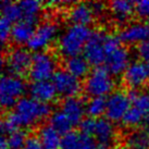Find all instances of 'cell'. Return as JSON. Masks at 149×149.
Returning <instances> with one entry per match:
<instances>
[{
  "instance_id": "6da1fadb",
  "label": "cell",
  "mask_w": 149,
  "mask_h": 149,
  "mask_svg": "<svg viewBox=\"0 0 149 149\" xmlns=\"http://www.w3.org/2000/svg\"><path fill=\"white\" fill-rule=\"evenodd\" d=\"M50 111L49 104L24 96L17 101L12 111L8 112L3 118L1 122L2 135L7 136L17 130H22V127H32L38 124L46 118H49Z\"/></svg>"
},
{
  "instance_id": "7a4b0ae2",
  "label": "cell",
  "mask_w": 149,
  "mask_h": 149,
  "mask_svg": "<svg viewBox=\"0 0 149 149\" xmlns=\"http://www.w3.org/2000/svg\"><path fill=\"white\" fill-rule=\"evenodd\" d=\"M91 33L93 31L88 26L71 24L59 36L57 42L58 52L64 59L82 54Z\"/></svg>"
},
{
  "instance_id": "3957f363",
  "label": "cell",
  "mask_w": 149,
  "mask_h": 149,
  "mask_svg": "<svg viewBox=\"0 0 149 149\" xmlns=\"http://www.w3.org/2000/svg\"><path fill=\"white\" fill-rule=\"evenodd\" d=\"M104 51L106 61L104 68L113 76L123 75L127 66L131 64V54L126 47L121 45L118 36L107 34L104 38Z\"/></svg>"
},
{
  "instance_id": "277c9868",
  "label": "cell",
  "mask_w": 149,
  "mask_h": 149,
  "mask_svg": "<svg viewBox=\"0 0 149 149\" xmlns=\"http://www.w3.org/2000/svg\"><path fill=\"white\" fill-rule=\"evenodd\" d=\"M116 88V81L113 75L104 66H95L88 73L84 81L83 89L89 98L104 97L111 95Z\"/></svg>"
},
{
  "instance_id": "5b68a950",
  "label": "cell",
  "mask_w": 149,
  "mask_h": 149,
  "mask_svg": "<svg viewBox=\"0 0 149 149\" xmlns=\"http://www.w3.org/2000/svg\"><path fill=\"white\" fill-rule=\"evenodd\" d=\"M27 91L26 83L21 76L4 74L0 82V104L4 109L14 108Z\"/></svg>"
},
{
  "instance_id": "8992f818",
  "label": "cell",
  "mask_w": 149,
  "mask_h": 149,
  "mask_svg": "<svg viewBox=\"0 0 149 149\" xmlns=\"http://www.w3.org/2000/svg\"><path fill=\"white\" fill-rule=\"evenodd\" d=\"M57 70L56 57L51 52L45 50L33 54L32 64L27 74L32 82L51 81Z\"/></svg>"
},
{
  "instance_id": "52a82bcc",
  "label": "cell",
  "mask_w": 149,
  "mask_h": 149,
  "mask_svg": "<svg viewBox=\"0 0 149 149\" xmlns=\"http://www.w3.org/2000/svg\"><path fill=\"white\" fill-rule=\"evenodd\" d=\"M59 32L58 24L51 20L39 23L35 27L34 34L31 40L27 44V48L31 51L38 52V51H45L47 47H49L54 42Z\"/></svg>"
},
{
  "instance_id": "ba28073f",
  "label": "cell",
  "mask_w": 149,
  "mask_h": 149,
  "mask_svg": "<svg viewBox=\"0 0 149 149\" xmlns=\"http://www.w3.org/2000/svg\"><path fill=\"white\" fill-rule=\"evenodd\" d=\"M29 51L24 47H15L9 51L7 57L2 59V65L7 66L9 74L22 76L29 73L33 58Z\"/></svg>"
},
{
  "instance_id": "9c48e42d",
  "label": "cell",
  "mask_w": 149,
  "mask_h": 149,
  "mask_svg": "<svg viewBox=\"0 0 149 149\" xmlns=\"http://www.w3.org/2000/svg\"><path fill=\"white\" fill-rule=\"evenodd\" d=\"M51 82L56 87L58 95L62 96L63 98L79 96L83 88L81 79L75 77L64 69H58L52 76Z\"/></svg>"
},
{
  "instance_id": "30bf717a",
  "label": "cell",
  "mask_w": 149,
  "mask_h": 149,
  "mask_svg": "<svg viewBox=\"0 0 149 149\" xmlns=\"http://www.w3.org/2000/svg\"><path fill=\"white\" fill-rule=\"evenodd\" d=\"M131 106L132 102L128 94L122 91H114L107 97L106 118L111 122H122Z\"/></svg>"
},
{
  "instance_id": "8fae6325",
  "label": "cell",
  "mask_w": 149,
  "mask_h": 149,
  "mask_svg": "<svg viewBox=\"0 0 149 149\" xmlns=\"http://www.w3.org/2000/svg\"><path fill=\"white\" fill-rule=\"evenodd\" d=\"M107 34L102 31H93L83 51V56L94 66H101L106 61L104 38Z\"/></svg>"
},
{
  "instance_id": "7c38bea8",
  "label": "cell",
  "mask_w": 149,
  "mask_h": 149,
  "mask_svg": "<svg viewBox=\"0 0 149 149\" xmlns=\"http://www.w3.org/2000/svg\"><path fill=\"white\" fill-rule=\"evenodd\" d=\"M118 37L124 45H141L149 39V24L146 22H132L122 27Z\"/></svg>"
},
{
  "instance_id": "4fadbf2b",
  "label": "cell",
  "mask_w": 149,
  "mask_h": 149,
  "mask_svg": "<svg viewBox=\"0 0 149 149\" xmlns=\"http://www.w3.org/2000/svg\"><path fill=\"white\" fill-rule=\"evenodd\" d=\"M149 81V71L141 61H132L123 73V82L131 91H137Z\"/></svg>"
},
{
  "instance_id": "5bb4252c",
  "label": "cell",
  "mask_w": 149,
  "mask_h": 149,
  "mask_svg": "<svg viewBox=\"0 0 149 149\" xmlns=\"http://www.w3.org/2000/svg\"><path fill=\"white\" fill-rule=\"evenodd\" d=\"M93 137L96 139L100 149L112 148L116 139V130L113 122L108 120L107 118L96 119Z\"/></svg>"
},
{
  "instance_id": "9a60e30c",
  "label": "cell",
  "mask_w": 149,
  "mask_h": 149,
  "mask_svg": "<svg viewBox=\"0 0 149 149\" xmlns=\"http://www.w3.org/2000/svg\"><path fill=\"white\" fill-rule=\"evenodd\" d=\"M60 110L65 114L73 125H79L85 119L86 114V102L79 96L64 98L61 102Z\"/></svg>"
},
{
  "instance_id": "2e32d148",
  "label": "cell",
  "mask_w": 149,
  "mask_h": 149,
  "mask_svg": "<svg viewBox=\"0 0 149 149\" xmlns=\"http://www.w3.org/2000/svg\"><path fill=\"white\" fill-rule=\"evenodd\" d=\"M27 93L31 98L47 104L52 102L58 96L56 87L51 81L32 82L27 87Z\"/></svg>"
},
{
  "instance_id": "e0dca14e",
  "label": "cell",
  "mask_w": 149,
  "mask_h": 149,
  "mask_svg": "<svg viewBox=\"0 0 149 149\" xmlns=\"http://www.w3.org/2000/svg\"><path fill=\"white\" fill-rule=\"evenodd\" d=\"M95 13L91 9L89 2H77L74 3L68 12V19L72 24L88 26L94 22Z\"/></svg>"
},
{
  "instance_id": "ac0fdd59",
  "label": "cell",
  "mask_w": 149,
  "mask_h": 149,
  "mask_svg": "<svg viewBox=\"0 0 149 149\" xmlns=\"http://www.w3.org/2000/svg\"><path fill=\"white\" fill-rule=\"evenodd\" d=\"M35 27H36L35 25L31 24L24 20H20L12 25L10 40L14 45H17V47H22L23 45L27 46L29 42L33 36Z\"/></svg>"
},
{
  "instance_id": "d6986e66",
  "label": "cell",
  "mask_w": 149,
  "mask_h": 149,
  "mask_svg": "<svg viewBox=\"0 0 149 149\" xmlns=\"http://www.w3.org/2000/svg\"><path fill=\"white\" fill-rule=\"evenodd\" d=\"M112 17L119 24H124L135 13V2L130 0H114L109 3Z\"/></svg>"
},
{
  "instance_id": "ffe728a7",
  "label": "cell",
  "mask_w": 149,
  "mask_h": 149,
  "mask_svg": "<svg viewBox=\"0 0 149 149\" xmlns=\"http://www.w3.org/2000/svg\"><path fill=\"white\" fill-rule=\"evenodd\" d=\"M64 70H66L69 73L74 75L77 79H85L88 73L91 72L89 70V62L86 60V58L83 54H79V56H73L70 58L64 59Z\"/></svg>"
},
{
  "instance_id": "44dd1931",
  "label": "cell",
  "mask_w": 149,
  "mask_h": 149,
  "mask_svg": "<svg viewBox=\"0 0 149 149\" xmlns=\"http://www.w3.org/2000/svg\"><path fill=\"white\" fill-rule=\"evenodd\" d=\"M126 149H149V131L146 128H136L124 137Z\"/></svg>"
},
{
  "instance_id": "7402d4cb",
  "label": "cell",
  "mask_w": 149,
  "mask_h": 149,
  "mask_svg": "<svg viewBox=\"0 0 149 149\" xmlns=\"http://www.w3.org/2000/svg\"><path fill=\"white\" fill-rule=\"evenodd\" d=\"M37 136L44 149H61L62 136L51 125L45 124L40 126Z\"/></svg>"
},
{
  "instance_id": "603a6c76",
  "label": "cell",
  "mask_w": 149,
  "mask_h": 149,
  "mask_svg": "<svg viewBox=\"0 0 149 149\" xmlns=\"http://www.w3.org/2000/svg\"><path fill=\"white\" fill-rule=\"evenodd\" d=\"M19 6H20L22 13L21 20H24L31 24L37 26L39 13L42 11V2L37 0H24V1H20Z\"/></svg>"
},
{
  "instance_id": "cb8c5ba5",
  "label": "cell",
  "mask_w": 149,
  "mask_h": 149,
  "mask_svg": "<svg viewBox=\"0 0 149 149\" xmlns=\"http://www.w3.org/2000/svg\"><path fill=\"white\" fill-rule=\"evenodd\" d=\"M48 122H49L48 124L51 125L61 136L72 131V126H73L72 122L61 110H56L51 112V114L48 118Z\"/></svg>"
},
{
  "instance_id": "d4e9b609",
  "label": "cell",
  "mask_w": 149,
  "mask_h": 149,
  "mask_svg": "<svg viewBox=\"0 0 149 149\" xmlns=\"http://www.w3.org/2000/svg\"><path fill=\"white\" fill-rule=\"evenodd\" d=\"M128 96L132 106L137 108L145 116L147 124H149V93L141 91H130Z\"/></svg>"
},
{
  "instance_id": "484cf974",
  "label": "cell",
  "mask_w": 149,
  "mask_h": 149,
  "mask_svg": "<svg viewBox=\"0 0 149 149\" xmlns=\"http://www.w3.org/2000/svg\"><path fill=\"white\" fill-rule=\"evenodd\" d=\"M107 98L104 97H93L86 102V114L93 119H100L102 114H106Z\"/></svg>"
},
{
  "instance_id": "4316f807",
  "label": "cell",
  "mask_w": 149,
  "mask_h": 149,
  "mask_svg": "<svg viewBox=\"0 0 149 149\" xmlns=\"http://www.w3.org/2000/svg\"><path fill=\"white\" fill-rule=\"evenodd\" d=\"M1 17H3L12 24L19 22L22 19L21 9L19 6V2H12V1H3L1 3Z\"/></svg>"
},
{
  "instance_id": "83f0119b",
  "label": "cell",
  "mask_w": 149,
  "mask_h": 149,
  "mask_svg": "<svg viewBox=\"0 0 149 149\" xmlns=\"http://www.w3.org/2000/svg\"><path fill=\"white\" fill-rule=\"evenodd\" d=\"M122 123L127 127H139L141 125L147 124V120L145 116L137 108L131 106L125 116L123 118Z\"/></svg>"
},
{
  "instance_id": "f1b7e54d",
  "label": "cell",
  "mask_w": 149,
  "mask_h": 149,
  "mask_svg": "<svg viewBox=\"0 0 149 149\" xmlns=\"http://www.w3.org/2000/svg\"><path fill=\"white\" fill-rule=\"evenodd\" d=\"M27 135L23 130H17L6 136L8 149H22L26 141Z\"/></svg>"
},
{
  "instance_id": "f546056e",
  "label": "cell",
  "mask_w": 149,
  "mask_h": 149,
  "mask_svg": "<svg viewBox=\"0 0 149 149\" xmlns=\"http://www.w3.org/2000/svg\"><path fill=\"white\" fill-rule=\"evenodd\" d=\"M79 138L81 133L71 131L62 136L61 149H79Z\"/></svg>"
},
{
  "instance_id": "4dcf8cb0",
  "label": "cell",
  "mask_w": 149,
  "mask_h": 149,
  "mask_svg": "<svg viewBox=\"0 0 149 149\" xmlns=\"http://www.w3.org/2000/svg\"><path fill=\"white\" fill-rule=\"evenodd\" d=\"M12 23L9 22L3 17L0 19V39L2 45H6L10 39L11 35V29H12Z\"/></svg>"
},
{
  "instance_id": "1f68e13d",
  "label": "cell",
  "mask_w": 149,
  "mask_h": 149,
  "mask_svg": "<svg viewBox=\"0 0 149 149\" xmlns=\"http://www.w3.org/2000/svg\"><path fill=\"white\" fill-rule=\"evenodd\" d=\"M135 14L141 20L149 19V0L135 2Z\"/></svg>"
},
{
  "instance_id": "d6a6232c",
  "label": "cell",
  "mask_w": 149,
  "mask_h": 149,
  "mask_svg": "<svg viewBox=\"0 0 149 149\" xmlns=\"http://www.w3.org/2000/svg\"><path fill=\"white\" fill-rule=\"evenodd\" d=\"M136 52L137 56L141 59V61L145 63V65L147 66L149 71V39L137 46Z\"/></svg>"
},
{
  "instance_id": "836d02e7",
  "label": "cell",
  "mask_w": 149,
  "mask_h": 149,
  "mask_svg": "<svg viewBox=\"0 0 149 149\" xmlns=\"http://www.w3.org/2000/svg\"><path fill=\"white\" fill-rule=\"evenodd\" d=\"M79 149H100L96 139L91 135L82 134L79 138Z\"/></svg>"
},
{
  "instance_id": "e575fe53",
  "label": "cell",
  "mask_w": 149,
  "mask_h": 149,
  "mask_svg": "<svg viewBox=\"0 0 149 149\" xmlns=\"http://www.w3.org/2000/svg\"><path fill=\"white\" fill-rule=\"evenodd\" d=\"M95 125H96V119H93V118L87 116V118H85V119L81 122V124L79 125V133L93 136V132H94Z\"/></svg>"
},
{
  "instance_id": "d590c367",
  "label": "cell",
  "mask_w": 149,
  "mask_h": 149,
  "mask_svg": "<svg viewBox=\"0 0 149 149\" xmlns=\"http://www.w3.org/2000/svg\"><path fill=\"white\" fill-rule=\"evenodd\" d=\"M22 149H44L42 143L36 135H29L26 138L24 146Z\"/></svg>"
},
{
  "instance_id": "8d00e7d4",
  "label": "cell",
  "mask_w": 149,
  "mask_h": 149,
  "mask_svg": "<svg viewBox=\"0 0 149 149\" xmlns=\"http://www.w3.org/2000/svg\"><path fill=\"white\" fill-rule=\"evenodd\" d=\"M93 11L95 13V15H100L104 12V4L102 2L99 1H96V2H89Z\"/></svg>"
},
{
  "instance_id": "74e56055",
  "label": "cell",
  "mask_w": 149,
  "mask_h": 149,
  "mask_svg": "<svg viewBox=\"0 0 149 149\" xmlns=\"http://www.w3.org/2000/svg\"><path fill=\"white\" fill-rule=\"evenodd\" d=\"M110 149H119V148H113V147H112V148H110Z\"/></svg>"
},
{
  "instance_id": "f35d334b",
  "label": "cell",
  "mask_w": 149,
  "mask_h": 149,
  "mask_svg": "<svg viewBox=\"0 0 149 149\" xmlns=\"http://www.w3.org/2000/svg\"><path fill=\"white\" fill-rule=\"evenodd\" d=\"M148 93H149V86H148Z\"/></svg>"
}]
</instances>
